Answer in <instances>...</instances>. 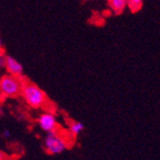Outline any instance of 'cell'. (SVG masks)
Here are the masks:
<instances>
[{
    "label": "cell",
    "instance_id": "6da1fadb",
    "mask_svg": "<svg viewBox=\"0 0 160 160\" xmlns=\"http://www.w3.org/2000/svg\"><path fill=\"white\" fill-rule=\"evenodd\" d=\"M26 104L33 108H39L46 103V95L42 89L32 82L22 83L20 91Z\"/></svg>",
    "mask_w": 160,
    "mask_h": 160
},
{
    "label": "cell",
    "instance_id": "7a4b0ae2",
    "mask_svg": "<svg viewBox=\"0 0 160 160\" xmlns=\"http://www.w3.org/2000/svg\"><path fill=\"white\" fill-rule=\"evenodd\" d=\"M22 82L18 77L4 75L0 79V93L6 97H17L20 94Z\"/></svg>",
    "mask_w": 160,
    "mask_h": 160
},
{
    "label": "cell",
    "instance_id": "3957f363",
    "mask_svg": "<svg viewBox=\"0 0 160 160\" xmlns=\"http://www.w3.org/2000/svg\"><path fill=\"white\" fill-rule=\"evenodd\" d=\"M44 148L49 154H60L66 150L67 143L65 139L55 130L47 133L44 140Z\"/></svg>",
    "mask_w": 160,
    "mask_h": 160
},
{
    "label": "cell",
    "instance_id": "277c9868",
    "mask_svg": "<svg viewBox=\"0 0 160 160\" xmlns=\"http://www.w3.org/2000/svg\"><path fill=\"white\" fill-rule=\"evenodd\" d=\"M38 123L39 128L45 132H52L57 130L58 121L55 114L51 112H43L39 115L38 119Z\"/></svg>",
    "mask_w": 160,
    "mask_h": 160
},
{
    "label": "cell",
    "instance_id": "5b68a950",
    "mask_svg": "<svg viewBox=\"0 0 160 160\" xmlns=\"http://www.w3.org/2000/svg\"><path fill=\"white\" fill-rule=\"evenodd\" d=\"M5 68L9 75L13 77H21L23 74V67L19 62H18L14 58L11 56H6Z\"/></svg>",
    "mask_w": 160,
    "mask_h": 160
},
{
    "label": "cell",
    "instance_id": "8992f818",
    "mask_svg": "<svg viewBox=\"0 0 160 160\" xmlns=\"http://www.w3.org/2000/svg\"><path fill=\"white\" fill-rule=\"evenodd\" d=\"M108 4L114 13H121L127 7V0H108Z\"/></svg>",
    "mask_w": 160,
    "mask_h": 160
},
{
    "label": "cell",
    "instance_id": "52a82bcc",
    "mask_svg": "<svg viewBox=\"0 0 160 160\" xmlns=\"http://www.w3.org/2000/svg\"><path fill=\"white\" fill-rule=\"evenodd\" d=\"M84 128V126L81 123V122H73L70 126H69V132L74 135V136H78Z\"/></svg>",
    "mask_w": 160,
    "mask_h": 160
},
{
    "label": "cell",
    "instance_id": "ba28073f",
    "mask_svg": "<svg viewBox=\"0 0 160 160\" xmlns=\"http://www.w3.org/2000/svg\"><path fill=\"white\" fill-rule=\"evenodd\" d=\"M143 0H127V6H128L132 12H137L141 9Z\"/></svg>",
    "mask_w": 160,
    "mask_h": 160
},
{
    "label": "cell",
    "instance_id": "9c48e42d",
    "mask_svg": "<svg viewBox=\"0 0 160 160\" xmlns=\"http://www.w3.org/2000/svg\"><path fill=\"white\" fill-rule=\"evenodd\" d=\"M5 62H6V56L0 52V68L5 67Z\"/></svg>",
    "mask_w": 160,
    "mask_h": 160
},
{
    "label": "cell",
    "instance_id": "30bf717a",
    "mask_svg": "<svg viewBox=\"0 0 160 160\" xmlns=\"http://www.w3.org/2000/svg\"><path fill=\"white\" fill-rule=\"evenodd\" d=\"M3 136L5 138H9L11 136V132H9V130H4V132H3Z\"/></svg>",
    "mask_w": 160,
    "mask_h": 160
},
{
    "label": "cell",
    "instance_id": "8fae6325",
    "mask_svg": "<svg viewBox=\"0 0 160 160\" xmlns=\"http://www.w3.org/2000/svg\"><path fill=\"white\" fill-rule=\"evenodd\" d=\"M5 154H4V152H2L1 151H0V160H4L5 159Z\"/></svg>",
    "mask_w": 160,
    "mask_h": 160
},
{
    "label": "cell",
    "instance_id": "7c38bea8",
    "mask_svg": "<svg viewBox=\"0 0 160 160\" xmlns=\"http://www.w3.org/2000/svg\"><path fill=\"white\" fill-rule=\"evenodd\" d=\"M2 49V40H1V38H0V50Z\"/></svg>",
    "mask_w": 160,
    "mask_h": 160
}]
</instances>
